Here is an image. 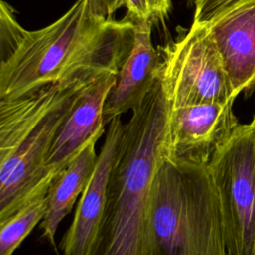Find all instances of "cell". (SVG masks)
I'll return each mask as SVG.
<instances>
[{
	"mask_svg": "<svg viewBox=\"0 0 255 255\" xmlns=\"http://www.w3.org/2000/svg\"><path fill=\"white\" fill-rule=\"evenodd\" d=\"M133 39L131 21L110 20L58 80L0 100V222L49 190L55 176L47 174L45 163L59 128L89 85L119 72Z\"/></svg>",
	"mask_w": 255,
	"mask_h": 255,
	"instance_id": "cell-1",
	"label": "cell"
},
{
	"mask_svg": "<svg viewBox=\"0 0 255 255\" xmlns=\"http://www.w3.org/2000/svg\"><path fill=\"white\" fill-rule=\"evenodd\" d=\"M170 109L159 72L125 124L105 209L86 255H147L149 192L156 169L169 154Z\"/></svg>",
	"mask_w": 255,
	"mask_h": 255,
	"instance_id": "cell-2",
	"label": "cell"
},
{
	"mask_svg": "<svg viewBox=\"0 0 255 255\" xmlns=\"http://www.w3.org/2000/svg\"><path fill=\"white\" fill-rule=\"evenodd\" d=\"M147 255H228L218 193L208 165L163 158L146 217Z\"/></svg>",
	"mask_w": 255,
	"mask_h": 255,
	"instance_id": "cell-3",
	"label": "cell"
},
{
	"mask_svg": "<svg viewBox=\"0 0 255 255\" xmlns=\"http://www.w3.org/2000/svg\"><path fill=\"white\" fill-rule=\"evenodd\" d=\"M108 21L92 12L88 0H77L52 24L27 30L12 55L0 62V100L58 80L94 43Z\"/></svg>",
	"mask_w": 255,
	"mask_h": 255,
	"instance_id": "cell-4",
	"label": "cell"
},
{
	"mask_svg": "<svg viewBox=\"0 0 255 255\" xmlns=\"http://www.w3.org/2000/svg\"><path fill=\"white\" fill-rule=\"evenodd\" d=\"M208 168L222 215L228 255H255V114L235 128Z\"/></svg>",
	"mask_w": 255,
	"mask_h": 255,
	"instance_id": "cell-5",
	"label": "cell"
},
{
	"mask_svg": "<svg viewBox=\"0 0 255 255\" xmlns=\"http://www.w3.org/2000/svg\"><path fill=\"white\" fill-rule=\"evenodd\" d=\"M161 51L160 77L171 109L237 98L208 24L193 21Z\"/></svg>",
	"mask_w": 255,
	"mask_h": 255,
	"instance_id": "cell-6",
	"label": "cell"
},
{
	"mask_svg": "<svg viewBox=\"0 0 255 255\" xmlns=\"http://www.w3.org/2000/svg\"><path fill=\"white\" fill-rule=\"evenodd\" d=\"M234 101L170 109L168 156L208 165L239 125L233 113Z\"/></svg>",
	"mask_w": 255,
	"mask_h": 255,
	"instance_id": "cell-7",
	"label": "cell"
},
{
	"mask_svg": "<svg viewBox=\"0 0 255 255\" xmlns=\"http://www.w3.org/2000/svg\"><path fill=\"white\" fill-rule=\"evenodd\" d=\"M118 72H107L82 93L59 128L45 163L48 175L56 176L93 139L106 131L104 107Z\"/></svg>",
	"mask_w": 255,
	"mask_h": 255,
	"instance_id": "cell-8",
	"label": "cell"
},
{
	"mask_svg": "<svg viewBox=\"0 0 255 255\" xmlns=\"http://www.w3.org/2000/svg\"><path fill=\"white\" fill-rule=\"evenodd\" d=\"M125 124L122 117L108 125L94 172L85 187L70 227L61 240L64 255H86L98 231L107 201L111 171L120 147Z\"/></svg>",
	"mask_w": 255,
	"mask_h": 255,
	"instance_id": "cell-9",
	"label": "cell"
},
{
	"mask_svg": "<svg viewBox=\"0 0 255 255\" xmlns=\"http://www.w3.org/2000/svg\"><path fill=\"white\" fill-rule=\"evenodd\" d=\"M234 95L255 88V0H245L208 23Z\"/></svg>",
	"mask_w": 255,
	"mask_h": 255,
	"instance_id": "cell-10",
	"label": "cell"
},
{
	"mask_svg": "<svg viewBox=\"0 0 255 255\" xmlns=\"http://www.w3.org/2000/svg\"><path fill=\"white\" fill-rule=\"evenodd\" d=\"M151 28L152 24L147 21L134 22L131 50L121 66L105 103V125L137 109L159 75L161 57L152 44Z\"/></svg>",
	"mask_w": 255,
	"mask_h": 255,
	"instance_id": "cell-11",
	"label": "cell"
},
{
	"mask_svg": "<svg viewBox=\"0 0 255 255\" xmlns=\"http://www.w3.org/2000/svg\"><path fill=\"white\" fill-rule=\"evenodd\" d=\"M91 140L53 179L47 196L48 208L41 221L43 237L56 248L55 236L62 219L70 213L77 197L83 193L97 164L96 143Z\"/></svg>",
	"mask_w": 255,
	"mask_h": 255,
	"instance_id": "cell-12",
	"label": "cell"
},
{
	"mask_svg": "<svg viewBox=\"0 0 255 255\" xmlns=\"http://www.w3.org/2000/svg\"><path fill=\"white\" fill-rule=\"evenodd\" d=\"M48 191L39 193L0 222V255H13L34 227L43 220L48 208Z\"/></svg>",
	"mask_w": 255,
	"mask_h": 255,
	"instance_id": "cell-13",
	"label": "cell"
},
{
	"mask_svg": "<svg viewBox=\"0 0 255 255\" xmlns=\"http://www.w3.org/2000/svg\"><path fill=\"white\" fill-rule=\"evenodd\" d=\"M119 4L120 8L126 7L128 20L147 21L152 25L163 22L171 8V0H119Z\"/></svg>",
	"mask_w": 255,
	"mask_h": 255,
	"instance_id": "cell-14",
	"label": "cell"
},
{
	"mask_svg": "<svg viewBox=\"0 0 255 255\" xmlns=\"http://www.w3.org/2000/svg\"><path fill=\"white\" fill-rule=\"evenodd\" d=\"M0 62H3L16 50L27 30L18 23L14 9L4 0L0 5Z\"/></svg>",
	"mask_w": 255,
	"mask_h": 255,
	"instance_id": "cell-15",
	"label": "cell"
},
{
	"mask_svg": "<svg viewBox=\"0 0 255 255\" xmlns=\"http://www.w3.org/2000/svg\"><path fill=\"white\" fill-rule=\"evenodd\" d=\"M243 1L245 0H194L193 21L208 24Z\"/></svg>",
	"mask_w": 255,
	"mask_h": 255,
	"instance_id": "cell-16",
	"label": "cell"
},
{
	"mask_svg": "<svg viewBox=\"0 0 255 255\" xmlns=\"http://www.w3.org/2000/svg\"><path fill=\"white\" fill-rule=\"evenodd\" d=\"M92 12L103 20H113L120 8L119 0H88Z\"/></svg>",
	"mask_w": 255,
	"mask_h": 255,
	"instance_id": "cell-17",
	"label": "cell"
}]
</instances>
